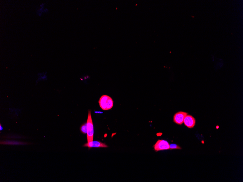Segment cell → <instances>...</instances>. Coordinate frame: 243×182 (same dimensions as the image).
Returning a JSON list of instances; mask_svg holds the SVG:
<instances>
[{
    "instance_id": "cell-5",
    "label": "cell",
    "mask_w": 243,
    "mask_h": 182,
    "mask_svg": "<svg viewBox=\"0 0 243 182\" xmlns=\"http://www.w3.org/2000/svg\"><path fill=\"white\" fill-rule=\"evenodd\" d=\"M183 123L188 128H192L196 124V120L193 117L188 114L184 119Z\"/></svg>"
},
{
    "instance_id": "cell-10",
    "label": "cell",
    "mask_w": 243,
    "mask_h": 182,
    "mask_svg": "<svg viewBox=\"0 0 243 182\" xmlns=\"http://www.w3.org/2000/svg\"><path fill=\"white\" fill-rule=\"evenodd\" d=\"M3 129V128H2L1 125H0V130L2 131Z\"/></svg>"
},
{
    "instance_id": "cell-3",
    "label": "cell",
    "mask_w": 243,
    "mask_h": 182,
    "mask_svg": "<svg viewBox=\"0 0 243 182\" xmlns=\"http://www.w3.org/2000/svg\"><path fill=\"white\" fill-rule=\"evenodd\" d=\"M154 148L156 152L168 150L170 149L168 142L164 140H158L154 146Z\"/></svg>"
},
{
    "instance_id": "cell-1",
    "label": "cell",
    "mask_w": 243,
    "mask_h": 182,
    "mask_svg": "<svg viewBox=\"0 0 243 182\" xmlns=\"http://www.w3.org/2000/svg\"><path fill=\"white\" fill-rule=\"evenodd\" d=\"M113 103L111 97L106 95L102 96L99 101L100 107L103 110L111 109L113 106Z\"/></svg>"
},
{
    "instance_id": "cell-2",
    "label": "cell",
    "mask_w": 243,
    "mask_h": 182,
    "mask_svg": "<svg viewBox=\"0 0 243 182\" xmlns=\"http://www.w3.org/2000/svg\"><path fill=\"white\" fill-rule=\"evenodd\" d=\"M86 125L87 129V134L88 142H93L94 138V131L91 110L88 111Z\"/></svg>"
},
{
    "instance_id": "cell-6",
    "label": "cell",
    "mask_w": 243,
    "mask_h": 182,
    "mask_svg": "<svg viewBox=\"0 0 243 182\" xmlns=\"http://www.w3.org/2000/svg\"><path fill=\"white\" fill-rule=\"evenodd\" d=\"M84 147L91 148H107L108 146L105 143L99 141H93L88 142L84 145Z\"/></svg>"
},
{
    "instance_id": "cell-8",
    "label": "cell",
    "mask_w": 243,
    "mask_h": 182,
    "mask_svg": "<svg viewBox=\"0 0 243 182\" xmlns=\"http://www.w3.org/2000/svg\"><path fill=\"white\" fill-rule=\"evenodd\" d=\"M169 147H170V149H181V147L175 144H171L169 145Z\"/></svg>"
},
{
    "instance_id": "cell-4",
    "label": "cell",
    "mask_w": 243,
    "mask_h": 182,
    "mask_svg": "<svg viewBox=\"0 0 243 182\" xmlns=\"http://www.w3.org/2000/svg\"><path fill=\"white\" fill-rule=\"evenodd\" d=\"M188 114V113L185 112H178L175 114L174 116V121L176 124L181 125L183 123L184 119Z\"/></svg>"
},
{
    "instance_id": "cell-9",
    "label": "cell",
    "mask_w": 243,
    "mask_h": 182,
    "mask_svg": "<svg viewBox=\"0 0 243 182\" xmlns=\"http://www.w3.org/2000/svg\"><path fill=\"white\" fill-rule=\"evenodd\" d=\"M49 12V10L47 9H45V10H44V12Z\"/></svg>"
},
{
    "instance_id": "cell-7",
    "label": "cell",
    "mask_w": 243,
    "mask_h": 182,
    "mask_svg": "<svg viewBox=\"0 0 243 182\" xmlns=\"http://www.w3.org/2000/svg\"><path fill=\"white\" fill-rule=\"evenodd\" d=\"M80 131L83 134L87 133V129L86 123L82 124L80 127Z\"/></svg>"
}]
</instances>
